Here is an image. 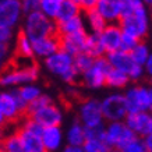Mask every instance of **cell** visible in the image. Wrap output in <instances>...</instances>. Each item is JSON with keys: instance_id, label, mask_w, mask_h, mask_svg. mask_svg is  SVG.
Listing matches in <instances>:
<instances>
[{"instance_id": "cell-27", "label": "cell", "mask_w": 152, "mask_h": 152, "mask_svg": "<svg viewBox=\"0 0 152 152\" xmlns=\"http://www.w3.org/2000/svg\"><path fill=\"white\" fill-rule=\"evenodd\" d=\"M149 53H151V49H149L147 42H144V41H140L133 48V50L130 52L133 60L140 66H144V63L147 61Z\"/></svg>"}, {"instance_id": "cell-39", "label": "cell", "mask_w": 152, "mask_h": 152, "mask_svg": "<svg viewBox=\"0 0 152 152\" xmlns=\"http://www.w3.org/2000/svg\"><path fill=\"white\" fill-rule=\"evenodd\" d=\"M144 71H145V74L148 77H152V52L148 56L147 61L144 63Z\"/></svg>"}, {"instance_id": "cell-8", "label": "cell", "mask_w": 152, "mask_h": 152, "mask_svg": "<svg viewBox=\"0 0 152 152\" xmlns=\"http://www.w3.org/2000/svg\"><path fill=\"white\" fill-rule=\"evenodd\" d=\"M101 109L103 119L107 121H121L129 113L124 95L121 94H113V95L106 96L101 102Z\"/></svg>"}, {"instance_id": "cell-23", "label": "cell", "mask_w": 152, "mask_h": 152, "mask_svg": "<svg viewBox=\"0 0 152 152\" xmlns=\"http://www.w3.org/2000/svg\"><path fill=\"white\" fill-rule=\"evenodd\" d=\"M81 7H80L77 3H74L71 0H63L61 4L59 7V11L56 14V23H61V21H66V20L71 18L74 15H78L81 14Z\"/></svg>"}, {"instance_id": "cell-18", "label": "cell", "mask_w": 152, "mask_h": 152, "mask_svg": "<svg viewBox=\"0 0 152 152\" xmlns=\"http://www.w3.org/2000/svg\"><path fill=\"white\" fill-rule=\"evenodd\" d=\"M95 9L106 23H117L120 18V0H98Z\"/></svg>"}, {"instance_id": "cell-21", "label": "cell", "mask_w": 152, "mask_h": 152, "mask_svg": "<svg viewBox=\"0 0 152 152\" xmlns=\"http://www.w3.org/2000/svg\"><path fill=\"white\" fill-rule=\"evenodd\" d=\"M56 29H57V35H64V34H73L78 32L81 29H85V21L81 14L74 15L71 18L61 21V23H56Z\"/></svg>"}, {"instance_id": "cell-4", "label": "cell", "mask_w": 152, "mask_h": 152, "mask_svg": "<svg viewBox=\"0 0 152 152\" xmlns=\"http://www.w3.org/2000/svg\"><path fill=\"white\" fill-rule=\"evenodd\" d=\"M117 24L123 32H127L133 37L138 38L140 41H144L148 37L149 27H151L148 6H142L138 10H135L134 13L124 15V17H120Z\"/></svg>"}, {"instance_id": "cell-43", "label": "cell", "mask_w": 152, "mask_h": 152, "mask_svg": "<svg viewBox=\"0 0 152 152\" xmlns=\"http://www.w3.org/2000/svg\"><path fill=\"white\" fill-rule=\"evenodd\" d=\"M145 6H149V7H152V0H142Z\"/></svg>"}, {"instance_id": "cell-20", "label": "cell", "mask_w": 152, "mask_h": 152, "mask_svg": "<svg viewBox=\"0 0 152 152\" xmlns=\"http://www.w3.org/2000/svg\"><path fill=\"white\" fill-rule=\"evenodd\" d=\"M13 55H15V56H24V57H31V56H34L31 39L27 37V34L24 32L23 28H20V31L15 34V37H14V50H13Z\"/></svg>"}, {"instance_id": "cell-13", "label": "cell", "mask_w": 152, "mask_h": 152, "mask_svg": "<svg viewBox=\"0 0 152 152\" xmlns=\"http://www.w3.org/2000/svg\"><path fill=\"white\" fill-rule=\"evenodd\" d=\"M121 34H123V31H121V28L119 27L117 23H107L106 27L102 29L101 32H98L99 41H101L102 46H103L106 53L120 49Z\"/></svg>"}, {"instance_id": "cell-15", "label": "cell", "mask_w": 152, "mask_h": 152, "mask_svg": "<svg viewBox=\"0 0 152 152\" xmlns=\"http://www.w3.org/2000/svg\"><path fill=\"white\" fill-rule=\"evenodd\" d=\"M31 43H32V52L35 57H43L45 59V57L53 55L55 52H57L60 49V42L57 34L35 39Z\"/></svg>"}, {"instance_id": "cell-40", "label": "cell", "mask_w": 152, "mask_h": 152, "mask_svg": "<svg viewBox=\"0 0 152 152\" xmlns=\"http://www.w3.org/2000/svg\"><path fill=\"white\" fill-rule=\"evenodd\" d=\"M142 140H144L145 147H147V151L152 152V133H149V134H147L145 137H142Z\"/></svg>"}, {"instance_id": "cell-42", "label": "cell", "mask_w": 152, "mask_h": 152, "mask_svg": "<svg viewBox=\"0 0 152 152\" xmlns=\"http://www.w3.org/2000/svg\"><path fill=\"white\" fill-rule=\"evenodd\" d=\"M6 126H7V120H6L4 115L1 113V110H0V129L4 130V129H6Z\"/></svg>"}, {"instance_id": "cell-9", "label": "cell", "mask_w": 152, "mask_h": 152, "mask_svg": "<svg viewBox=\"0 0 152 152\" xmlns=\"http://www.w3.org/2000/svg\"><path fill=\"white\" fill-rule=\"evenodd\" d=\"M78 116L80 121L85 127H96L103 124V115L101 109V102L96 99H88L85 98L83 102L78 103Z\"/></svg>"}, {"instance_id": "cell-44", "label": "cell", "mask_w": 152, "mask_h": 152, "mask_svg": "<svg viewBox=\"0 0 152 152\" xmlns=\"http://www.w3.org/2000/svg\"><path fill=\"white\" fill-rule=\"evenodd\" d=\"M109 152H123V151H121V149H117V148H110Z\"/></svg>"}, {"instance_id": "cell-49", "label": "cell", "mask_w": 152, "mask_h": 152, "mask_svg": "<svg viewBox=\"0 0 152 152\" xmlns=\"http://www.w3.org/2000/svg\"><path fill=\"white\" fill-rule=\"evenodd\" d=\"M151 133H152V131H151Z\"/></svg>"}, {"instance_id": "cell-37", "label": "cell", "mask_w": 152, "mask_h": 152, "mask_svg": "<svg viewBox=\"0 0 152 152\" xmlns=\"http://www.w3.org/2000/svg\"><path fill=\"white\" fill-rule=\"evenodd\" d=\"M9 52H10V43H6V42L0 41V67L7 60Z\"/></svg>"}, {"instance_id": "cell-14", "label": "cell", "mask_w": 152, "mask_h": 152, "mask_svg": "<svg viewBox=\"0 0 152 152\" xmlns=\"http://www.w3.org/2000/svg\"><path fill=\"white\" fill-rule=\"evenodd\" d=\"M31 119L35 120L37 123L42 126V127H49V126H60L63 121V115L61 110L57 105H55L53 102L49 105L41 107L39 110H37L31 116Z\"/></svg>"}, {"instance_id": "cell-47", "label": "cell", "mask_w": 152, "mask_h": 152, "mask_svg": "<svg viewBox=\"0 0 152 152\" xmlns=\"http://www.w3.org/2000/svg\"><path fill=\"white\" fill-rule=\"evenodd\" d=\"M149 85L152 87V77H149Z\"/></svg>"}, {"instance_id": "cell-33", "label": "cell", "mask_w": 152, "mask_h": 152, "mask_svg": "<svg viewBox=\"0 0 152 152\" xmlns=\"http://www.w3.org/2000/svg\"><path fill=\"white\" fill-rule=\"evenodd\" d=\"M140 42L138 38L133 37V35H130L127 32H123L121 34V42H120V49L124 52H131L133 50V48L137 45Z\"/></svg>"}, {"instance_id": "cell-28", "label": "cell", "mask_w": 152, "mask_h": 152, "mask_svg": "<svg viewBox=\"0 0 152 152\" xmlns=\"http://www.w3.org/2000/svg\"><path fill=\"white\" fill-rule=\"evenodd\" d=\"M94 59L95 57H92L91 55H88L85 52H81V53H77V55L73 56V64L80 74H83L84 71H87L94 64Z\"/></svg>"}, {"instance_id": "cell-11", "label": "cell", "mask_w": 152, "mask_h": 152, "mask_svg": "<svg viewBox=\"0 0 152 152\" xmlns=\"http://www.w3.org/2000/svg\"><path fill=\"white\" fill-rule=\"evenodd\" d=\"M24 10L21 0H7L0 3V27L14 28L20 23Z\"/></svg>"}, {"instance_id": "cell-41", "label": "cell", "mask_w": 152, "mask_h": 152, "mask_svg": "<svg viewBox=\"0 0 152 152\" xmlns=\"http://www.w3.org/2000/svg\"><path fill=\"white\" fill-rule=\"evenodd\" d=\"M63 152H85L83 147H77V145H69L63 149Z\"/></svg>"}, {"instance_id": "cell-32", "label": "cell", "mask_w": 152, "mask_h": 152, "mask_svg": "<svg viewBox=\"0 0 152 152\" xmlns=\"http://www.w3.org/2000/svg\"><path fill=\"white\" fill-rule=\"evenodd\" d=\"M142 6H145L142 0H120V17L129 15Z\"/></svg>"}, {"instance_id": "cell-6", "label": "cell", "mask_w": 152, "mask_h": 152, "mask_svg": "<svg viewBox=\"0 0 152 152\" xmlns=\"http://www.w3.org/2000/svg\"><path fill=\"white\" fill-rule=\"evenodd\" d=\"M126 105L129 112H152V87L147 85H133L124 94Z\"/></svg>"}, {"instance_id": "cell-7", "label": "cell", "mask_w": 152, "mask_h": 152, "mask_svg": "<svg viewBox=\"0 0 152 152\" xmlns=\"http://www.w3.org/2000/svg\"><path fill=\"white\" fill-rule=\"evenodd\" d=\"M137 135L131 129L127 127L124 121H110L105 129V142L109 148L123 149L129 142H131Z\"/></svg>"}, {"instance_id": "cell-48", "label": "cell", "mask_w": 152, "mask_h": 152, "mask_svg": "<svg viewBox=\"0 0 152 152\" xmlns=\"http://www.w3.org/2000/svg\"><path fill=\"white\" fill-rule=\"evenodd\" d=\"M4 1H7V0H0V3H4Z\"/></svg>"}, {"instance_id": "cell-36", "label": "cell", "mask_w": 152, "mask_h": 152, "mask_svg": "<svg viewBox=\"0 0 152 152\" xmlns=\"http://www.w3.org/2000/svg\"><path fill=\"white\" fill-rule=\"evenodd\" d=\"M21 4H23V10L24 14H25L29 13V11H34V10H38L39 0H21Z\"/></svg>"}, {"instance_id": "cell-34", "label": "cell", "mask_w": 152, "mask_h": 152, "mask_svg": "<svg viewBox=\"0 0 152 152\" xmlns=\"http://www.w3.org/2000/svg\"><path fill=\"white\" fill-rule=\"evenodd\" d=\"M123 152H148L147 151V147H145V144H144V140L141 137H135V138L129 142L126 145L123 149Z\"/></svg>"}, {"instance_id": "cell-17", "label": "cell", "mask_w": 152, "mask_h": 152, "mask_svg": "<svg viewBox=\"0 0 152 152\" xmlns=\"http://www.w3.org/2000/svg\"><path fill=\"white\" fill-rule=\"evenodd\" d=\"M42 141L43 145L49 152H56L60 148L63 142V133L60 126H49V127H43L42 130Z\"/></svg>"}, {"instance_id": "cell-29", "label": "cell", "mask_w": 152, "mask_h": 152, "mask_svg": "<svg viewBox=\"0 0 152 152\" xmlns=\"http://www.w3.org/2000/svg\"><path fill=\"white\" fill-rule=\"evenodd\" d=\"M63 0H39V7L38 10H41L42 13L48 15L49 18L55 20L56 14L59 11V7L61 4Z\"/></svg>"}, {"instance_id": "cell-38", "label": "cell", "mask_w": 152, "mask_h": 152, "mask_svg": "<svg viewBox=\"0 0 152 152\" xmlns=\"http://www.w3.org/2000/svg\"><path fill=\"white\" fill-rule=\"evenodd\" d=\"M98 0H80L78 6L81 7V10L83 11H85V10H89V9H94L95 7V4H96Z\"/></svg>"}, {"instance_id": "cell-5", "label": "cell", "mask_w": 152, "mask_h": 152, "mask_svg": "<svg viewBox=\"0 0 152 152\" xmlns=\"http://www.w3.org/2000/svg\"><path fill=\"white\" fill-rule=\"evenodd\" d=\"M110 69L112 66L105 55L95 57L94 64L81 74V85L87 88H92V89L105 87V77Z\"/></svg>"}, {"instance_id": "cell-19", "label": "cell", "mask_w": 152, "mask_h": 152, "mask_svg": "<svg viewBox=\"0 0 152 152\" xmlns=\"http://www.w3.org/2000/svg\"><path fill=\"white\" fill-rule=\"evenodd\" d=\"M0 152H28L20 138L18 133L14 130L4 134L0 140Z\"/></svg>"}, {"instance_id": "cell-26", "label": "cell", "mask_w": 152, "mask_h": 152, "mask_svg": "<svg viewBox=\"0 0 152 152\" xmlns=\"http://www.w3.org/2000/svg\"><path fill=\"white\" fill-rule=\"evenodd\" d=\"M85 53L91 55L92 57H99V56H103L106 53L103 46H102L101 41H99V37L98 34L95 32H91L88 34V38H87V43H85V49H84Z\"/></svg>"}, {"instance_id": "cell-12", "label": "cell", "mask_w": 152, "mask_h": 152, "mask_svg": "<svg viewBox=\"0 0 152 152\" xmlns=\"http://www.w3.org/2000/svg\"><path fill=\"white\" fill-rule=\"evenodd\" d=\"M87 38H88L87 29H81L78 32H73V34L59 35L60 49L70 53L71 56L77 55V53H81L85 49Z\"/></svg>"}, {"instance_id": "cell-24", "label": "cell", "mask_w": 152, "mask_h": 152, "mask_svg": "<svg viewBox=\"0 0 152 152\" xmlns=\"http://www.w3.org/2000/svg\"><path fill=\"white\" fill-rule=\"evenodd\" d=\"M85 17H84V21L85 24L88 25V28L91 29V32H101L102 29L106 27V20L102 17L101 14L96 11V9H89V10H85Z\"/></svg>"}, {"instance_id": "cell-1", "label": "cell", "mask_w": 152, "mask_h": 152, "mask_svg": "<svg viewBox=\"0 0 152 152\" xmlns=\"http://www.w3.org/2000/svg\"><path fill=\"white\" fill-rule=\"evenodd\" d=\"M39 78V63L35 56H14L6 60L0 67V87L34 83Z\"/></svg>"}, {"instance_id": "cell-45", "label": "cell", "mask_w": 152, "mask_h": 152, "mask_svg": "<svg viewBox=\"0 0 152 152\" xmlns=\"http://www.w3.org/2000/svg\"><path fill=\"white\" fill-rule=\"evenodd\" d=\"M3 135H4V131H3V130L0 129V140L3 138Z\"/></svg>"}, {"instance_id": "cell-30", "label": "cell", "mask_w": 152, "mask_h": 152, "mask_svg": "<svg viewBox=\"0 0 152 152\" xmlns=\"http://www.w3.org/2000/svg\"><path fill=\"white\" fill-rule=\"evenodd\" d=\"M85 152H109V145L103 138H85L83 144Z\"/></svg>"}, {"instance_id": "cell-31", "label": "cell", "mask_w": 152, "mask_h": 152, "mask_svg": "<svg viewBox=\"0 0 152 152\" xmlns=\"http://www.w3.org/2000/svg\"><path fill=\"white\" fill-rule=\"evenodd\" d=\"M15 92L18 94V96L23 99L25 103L32 102L35 98H38L41 95V89L35 85H23L21 88L15 89Z\"/></svg>"}, {"instance_id": "cell-2", "label": "cell", "mask_w": 152, "mask_h": 152, "mask_svg": "<svg viewBox=\"0 0 152 152\" xmlns=\"http://www.w3.org/2000/svg\"><path fill=\"white\" fill-rule=\"evenodd\" d=\"M45 67L55 75L66 81L70 85H81V74L75 70L73 64V56L67 52L59 49L53 55L45 57Z\"/></svg>"}, {"instance_id": "cell-35", "label": "cell", "mask_w": 152, "mask_h": 152, "mask_svg": "<svg viewBox=\"0 0 152 152\" xmlns=\"http://www.w3.org/2000/svg\"><path fill=\"white\" fill-rule=\"evenodd\" d=\"M15 37L14 34V28L10 27H0V41L6 42V43H11Z\"/></svg>"}, {"instance_id": "cell-22", "label": "cell", "mask_w": 152, "mask_h": 152, "mask_svg": "<svg viewBox=\"0 0 152 152\" xmlns=\"http://www.w3.org/2000/svg\"><path fill=\"white\" fill-rule=\"evenodd\" d=\"M130 83V77L124 71L112 67L105 77V87L110 88H126Z\"/></svg>"}, {"instance_id": "cell-3", "label": "cell", "mask_w": 152, "mask_h": 152, "mask_svg": "<svg viewBox=\"0 0 152 152\" xmlns=\"http://www.w3.org/2000/svg\"><path fill=\"white\" fill-rule=\"evenodd\" d=\"M21 28L27 34V37L31 39V42L39 38L48 37V35L57 34L56 21L45 15L41 10H34V11L25 13L24 25Z\"/></svg>"}, {"instance_id": "cell-16", "label": "cell", "mask_w": 152, "mask_h": 152, "mask_svg": "<svg viewBox=\"0 0 152 152\" xmlns=\"http://www.w3.org/2000/svg\"><path fill=\"white\" fill-rule=\"evenodd\" d=\"M105 56L106 59L109 60V63H110V66L113 69L121 70L127 75H130L131 71L137 67V63L133 60L130 52H124L121 49H117V50H113V52H107Z\"/></svg>"}, {"instance_id": "cell-46", "label": "cell", "mask_w": 152, "mask_h": 152, "mask_svg": "<svg viewBox=\"0 0 152 152\" xmlns=\"http://www.w3.org/2000/svg\"><path fill=\"white\" fill-rule=\"evenodd\" d=\"M149 18H151V23H152V7H151V13H149Z\"/></svg>"}, {"instance_id": "cell-25", "label": "cell", "mask_w": 152, "mask_h": 152, "mask_svg": "<svg viewBox=\"0 0 152 152\" xmlns=\"http://www.w3.org/2000/svg\"><path fill=\"white\" fill-rule=\"evenodd\" d=\"M67 141L69 145H77V147H83L84 141H85V127L80 120H75L71 127L67 131Z\"/></svg>"}, {"instance_id": "cell-10", "label": "cell", "mask_w": 152, "mask_h": 152, "mask_svg": "<svg viewBox=\"0 0 152 152\" xmlns=\"http://www.w3.org/2000/svg\"><path fill=\"white\" fill-rule=\"evenodd\" d=\"M127 127L135 133L137 137H145L152 131V112L141 110V112H129L124 117Z\"/></svg>"}]
</instances>
